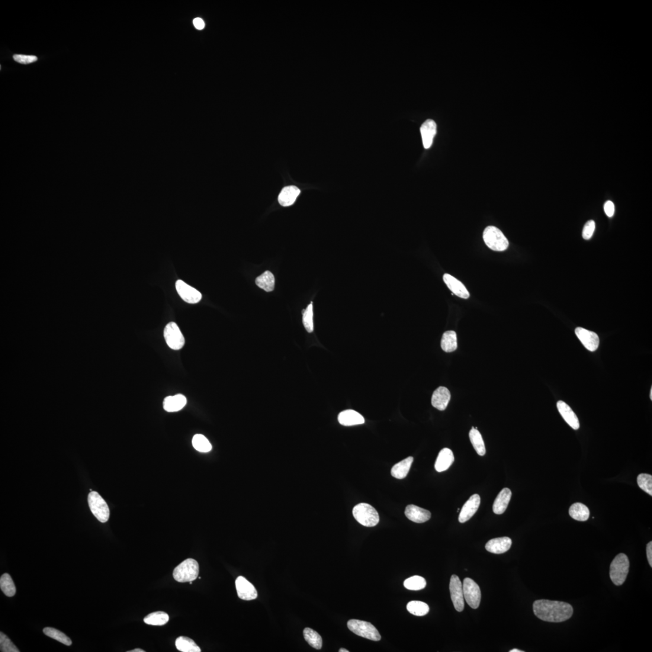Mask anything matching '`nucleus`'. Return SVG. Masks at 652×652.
<instances>
[{"mask_svg":"<svg viewBox=\"0 0 652 652\" xmlns=\"http://www.w3.org/2000/svg\"><path fill=\"white\" fill-rule=\"evenodd\" d=\"M604 210L607 216L611 218L615 213V205L611 201H606L604 205Z\"/></svg>","mask_w":652,"mask_h":652,"instance_id":"c03bdc74","label":"nucleus"},{"mask_svg":"<svg viewBox=\"0 0 652 652\" xmlns=\"http://www.w3.org/2000/svg\"><path fill=\"white\" fill-rule=\"evenodd\" d=\"M512 539L508 537L491 539L486 545V550L494 554H503L510 550Z\"/></svg>","mask_w":652,"mask_h":652,"instance_id":"6ab92c4d","label":"nucleus"},{"mask_svg":"<svg viewBox=\"0 0 652 652\" xmlns=\"http://www.w3.org/2000/svg\"><path fill=\"white\" fill-rule=\"evenodd\" d=\"M353 515L360 524L372 527L380 522V516L377 510L370 504L360 503L353 509Z\"/></svg>","mask_w":652,"mask_h":652,"instance_id":"20e7f679","label":"nucleus"},{"mask_svg":"<svg viewBox=\"0 0 652 652\" xmlns=\"http://www.w3.org/2000/svg\"><path fill=\"white\" fill-rule=\"evenodd\" d=\"M88 502L89 508L98 521L107 522L110 518V512L108 504L97 492H91L88 494Z\"/></svg>","mask_w":652,"mask_h":652,"instance_id":"0eeeda50","label":"nucleus"},{"mask_svg":"<svg viewBox=\"0 0 652 652\" xmlns=\"http://www.w3.org/2000/svg\"><path fill=\"white\" fill-rule=\"evenodd\" d=\"M420 133L422 138L424 147L429 149L432 146L433 138L437 133V125L431 119L426 120L420 127Z\"/></svg>","mask_w":652,"mask_h":652,"instance_id":"aec40b11","label":"nucleus"},{"mask_svg":"<svg viewBox=\"0 0 652 652\" xmlns=\"http://www.w3.org/2000/svg\"><path fill=\"white\" fill-rule=\"evenodd\" d=\"M256 284L266 292H271L275 287V278L270 271H265L256 279Z\"/></svg>","mask_w":652,"mask_h":652,"instance_id":"c85d7f7f","label":"nucleus"},{"mask_svg":"<svg viewBox=\"0 0 652 652\" xmlns=\"http://www.w3.org/2000/svg\"><path fill=\"white\" fill-rule=\"evenodd\" d=\"M187 403V399L184 395L178 394L175 396L166 397L163 401V408L169 413L180 411Z\"/></svg>","mask_w":652,"mask_h":652,"instance_id":"4be33fe9","label":"nucleus"},{"mask_svg":"<svg viewBox=\"0 0 652 652\" xmlns=\"http://www.w3.org/2000/svg\"><path fill=\"white\" fill-rule=\"evenodd\" d=\"M0 587L6 596L11 597L16 593V587L10 575L8 573L3 574L0 578Z\"/></svg>","mask_w":652,"mask_h":652,"instance_id":"72a5a7b5","label":"nucleus"},{"mask_svg":"<svg viewBox=\"0 0 652 652\" xmlns=\"http://www.w3.org/2000/svg\"><path fill=\"white\" fill-rule=\"evenodd\" d=\"M0 649L2 652H19L20 650L15 646L12 641L4 633L0 632Z\"/></svg>","mask_w":652,"mask_h":652,"instance_id":"a19ab883","label":"nucleus"},{"mask_svg":"<svg viewBox=\"0 0 652 652\" xmlns=\"http://www.w3.org/2000/svg\"><path fill=\"white\" fill-rule=\"evenodd\" d=\"M569 514L571 518L578 521H586L590 516L589 509L580 503H574L570 507Z\"/></svg>","mask_w":652,"mask_h":652,"instance_id":"bb28decb","label":"nucleus"},{"mask_svg":"<svg viewBox=\"0 0 652 652\" xmlns=\"http://www.w3.org/2000/svg\"><path fill=\"white\" fill-rule=\"evenodd\" d=\"M408 611L416 616H424L429 612V608L426 603L420 601H412L407 606Z\"/></svg>","mask_w":652,"mask_h":652,"instance_id":"f704fd0d","label":"nucleus"},{"mask_svg":"<svg viewBox=\"0 0 652 652\" xmlns=\"http://www.w3.org/2000/svg\"><path fill=\"white\" fill-rule=\"evenodd\" d=\"M405 514L410 521L419 523L428 521L431 517V512L428 510L415 505L408 506Z\"/></svg>","mask_w":652,"mask_h":652,"instance_id":"dca6fc26","label":"nucleus"},{"mask_svg":"<svg viewBox=\"0 0 652 652\" xmlns=\"http://www.w3.org/2000/svg\"><path fill=\"white\" fill-rule=\"evenodd\" d=\"M483 239L486 245L493 251H505L509 245V240L502 231L494 226L486 228L483 232Z\"/></svg>","mask_w":652,"mask_h":652,"instance_id":"39448f33","label":"nucleus"},{"mask_svg":"<svg viewBox=\"0 0 652 652\" xmlns=\"http://www.w3.org/2000/svg\"><path fill=\"white\" fill-rule=\"evenodd\" d=\"M348 627L350 631L359 637L375 641L381 640L380 632L370 623L359 619H350L348 622Z\"/></svg>","mask_w":652,"mask_h":652,"instance_id":"423d86ee","label":"nucleus"},{"mask_svg":"<svg viewBox=\"0 0 652 652\" xmlns=\"http://www.w3.org/2000/svg\"><path fill=\"white\" fill-rule=\"evenodd\" d=\"M454 461V456L450 449L444 448L439 452L435 463L436 470L439 472L445 471Z\"/></svg>","mask_w":652,"mask_h":652,"instance_id":"393cba45","label":"nucleus"},{"mask_svg":"<svg viewBox=\"0 0 652 652\" xmlns=\"http://www.w3.org/2000/svg\"><path fill=\"white\" fill-rule=\"evenodd\" d=\"M629 558L625 554L619 553L613 558L610 566V578L616 586H621L627 578L629 571Z\"/></svg>","mask_w":652,"mask_h":652,"instance_id":"f03ea898","label":"nucleus"},{"mask_svg":"<svg viewBox=\"0 0 652 652\" xmlns=\"http://www.w3.org/2000/svg\"><path fill=\"white\" fill-rule=\"evenodd\" d=\"M650 397V399L652 400V388H651Z\"/></svg>","mask_w":652,"mask_h":652,"instance_id":"3c124183","label":"nucleus"},{"mask_svg":"<svg viewBox=\"0 0 652 652\" xmlns=\"http://www.w3.org/2000/svg\"><path fill=\"white\" fill-rule=\"evenodd\" d=\"M577 338L580 339L587 350L591 352H595L599 348L600 339L597 333L582 327H577L575 330Z\"/></svg>","mask_w":652,"mask_h":652,"instance_id":"f8f14e48","label":"nucleus"},{"mask_svg":"<svg viewBox=\"0 0 652 652\" xmlns=\"http://www.w3.org/2000/svg\"><path fill=\"white\" fill-rule=\"evenodd\" d=\"M313 303H311L306 309L303 311V323L305 329L309 333L314 331V321H313Z\"/></svg>","mask_w":652,"mask_h":652,"instance_id":"58836bf2","label":"nucleus"},{"mask_svg":"<svg viewBox=\"0 0 652 652\" xmlns=\"http://www.w3.org/2000/svg\"><path fill=\"white\" fill-rule=\"evenodd\" d=\"M557 407L562 417L571 428L574 430L580 428L579 419L568 405L564 401L560 400L557 401Z\"/></svg>","mask_w":652,"mask_h":652,"instance_id":"f3484780","label":"nucleus"},{"mask_svg":"<svg viewBox=\"0 0 652 652\" xmlns=\"http://www.w3.org/2000/svg\"><path fill=\"white\" fill-rule=\"evenodd\" d=\"M443 281L447 285L449 290L453 292V294L457 295V296L464 298V299H467L470 297V294L464 285L451 275L448 274H444L443 275Z\"/></svg>","mask_w":652,"mask_h":652,"instance_id":"a211bd4d","label":"nucleus"},{"mask_svg":"<svg viewBox=\"0 0 652 652\" xmlns=\"http://www.w3.org/2000/svg\"><path fill=\"white\" fill-rule=\"evenodd\" d=\"M176 648L182 652H200L201 648L192 639L185 637H179L175 642Z\"/></svg>","mask_w":652,"mask_h":652,"instance_id":"c756f323","label":"nucleus"},{"mask_svg":"<svg viewBox=\"0 0 652 652\" xmlns=\"http://www.w3.org/2000/svg\"><path fill=\"white\" fill-rule=\"evenodd\" d=\"M164 336L167 345L175 351L181 349L184 346V337L177 324L174 322L167 324L164 330Z\"/></svg>","mask_w":652,"mask_h":652,"instance_id":"6e6552de","label":"nucleus"},{"mask_svg":"<svg viewBox=\"0 0 652 652\" xmlns=\"http://www.w3.org/2000/svg\"><path fill=\"white\" fill-rule=\"evenodd\" d=\"M303 635L305 640L311 646L317 650H320L322 647V638L313 629L309 628H305L303 631Z\"/></svg>","mask_w":652,"mask_h":652,"instance_id":"473e14b6","label":"nucleus"},{"mask_svg":"<svg viewBox=\"0 0 652 652\" xmlns=\"http://www.w3.org/2000/svg\"><path fill=\"white\" fill-rule=\"evenodd\" d=\"M638 486L644 492L652 495V476L647 474H641L637 478Z\"/></svg>","mask_w":652,"mask_h":652,"instance_id":"ea45409f","label":"nucleus"},{"mask_svg":"<svg viewBox=\"0 0 652 652\" xmlns=\"http://www.w3.org/2000/svg\"><path fill=\"white\" fill-rule=\"evenodd\" d=\"M451 399V393L447 388L440 387L432 394V406L440 411H444L447 408Z\"/></svg>","mask_w":652,"mask_h":652,"instance_id":"2eb2a0df","label":"nucleus"},{"mask_svg":"<svg viewBox=\"0 0 652 652\" xmlns=\"http://www.w3.org/2000/svg\"><path fill=\"white\" fill-rule=\"evenodd\" d=\"M13 57H14V59L16 61V62H17L18 63H20L22 64H24V65H27V64H29L35 62H37V61L38 60V57L37 56H33V55H24V54H15V55Z\"/></svg>","mask_w":652,"mask_h":652,"instance_id":"37998d69","label":"nucleus"},{"mask_svg":"<svg viewBox=\"0 0 652 652\" xmlns=\"http://www.w3.org/2000/svg\"><path fill=\"white\" fill-rule=\"evenodd\" d=\"M404 586L407 589L412 591H419L425 588L426 586V580L423 577L414 576L404 581Z\"/></svg>","mask_w":652,"mask_h":652,"instance_id":"4c0bfd02","label":"nucleus"},{"mask_svg":"<svg viewBox=\"0 0 652 652\" xmlns=\"http://www.w3.org/2000/svg\"><path fill=\"white\" fill-rule=\"evenodd\" d=\"M595 229H596L595 222H594L593 220H591V221H589L588 222H587L586 224L584 225L583 230L582 236L583 237V239L585 240H589L591 238H592L593 235V233L594 232V230H595Z\"/></svg>","mask_w":652,"mask_h":652,"instance_id":"79ce46f5","label":"nucleus"},{"mask_svg":"<svg viewBox=\"0 0 652 652\" xmlns=\"http://www.w3.org/2000/svg\"><path fill=\"white\" fill-rule=\"evenodd\" d=\"M169 616L168 613L158 611L150 613L144 618V622L147 625L152 626H163L168 623Z\"/></svg>","mask_w":652,"mask_h":652,"instance_id":"2f4dec72","label":"nucleus"},{"mask_svg":"<svg viewBox=\"0 0 652 652\" xmlns=\"http://www.w3.org/2000/svg\"><path fill=\"white\" fill-rule=\"evenodd\" d=\"M128 652H145V651H144V650L141 649V648H136V649L128 651Z\"/></svg>","mask_w":652,"mask_h":652,"instance_id":"de8ad7c7","label":"nucleus"},{"mask_svg":"<svg viewBox=\"0 0 652 652\" xmlns=\"http://www.w3.org/2000/svg\"><path fill=\"white\" fill-rule=\"evenodd\" d=\"M535 615L542 621L551 623L564 622L573 614L570 604L548 600H538L533 603Z\"/></svg>","mask_w":652,"mask_h":652,"instance_id":"f257e3e1","label":"nucleus"},{"mask_svg":"<svg viewBox=\"0 0 652 652\" xmlns=\"http://www.w3.org/2000/svg\"><path fill=\"white\" fill-rule=\"evenodd\" d=\"M470 438L472 446L477 454L480 456L486 454V448L481 433L477 429L472 427L470 432Z\"/></svg>","mask_w":652,"mask_h":652,"instance_id":"7c9ffc66","label":"nucleus"},{"mask_svg":"<svg viewBox=\"0 0 652 652\" xmlns=\"http://www.w3.org/2000/svg\"><path fill=\"white\" fill-rule=\"evenodd\" d=\"M512 492L508 488H504L496 497L493 505V511L496 515H502L505 512L511 499Z\"/></svg>","mask_w":652,"mask_h":652,"instance_id":"5701e85b","label":"nucleus"},{"mask_svg":"<svg viewBox=\"0 0 652 652\" xmlns=\"http://www.w3.org/2000/svg\"><path fill=\"white\" fill-rule=\"evenodd\" d=\"M510 652H523V651H522V650H518V649H516V648H515V649H513V650H510Z\"/></svg>","mask_w":652,"mask_h":652,"instance_id":"8fccbe9b","label":"nucleus"},{"mask_svg":"<svg viewBox=\"0 0 652 652\" xmlns=\"http://www.w3.org/2000/svg\"><path fill=\"white\" fill-rule=\"evenodd\" d=\"M199 570L198 562L193 558H188L175 568L173 578L178 582H193L197 579Z\"/></svg>","mask_w":652,"mask_h":652,"instance_id":"7ed1b4c3","label":"nucleus"},{"mask_svg":"<svg viewBox=\"0 0 652 652\" xmlns=\"http://www.w3.org/2000/svg\"><path fill=\"white\" fill-rule=\"evenodd\" d=\"M300 194V189L296 186H288L282 189L278 196V202L282 206L288 207L293 204L298 196Z\"/></svg>","mask_w":652,"mask_h":652,"instance_id":"b1692460","label":"nucleus"},{"mask_svg":"<svg viewBox=\"0 0 652 652\" xmlns=\"http://www.w3.org/2000/svg\"><path fill=\"white\" fill-rule=\"evenodd\" d=\"M647 556L650 566L652 567V542H648L646 547Z\"/></svg>","mask_w":652,"mask_h":652,"instance_id":"a18cd8bd","label":"nucleus"},{"mask_svg":"<svg viewBox=\"0 0 652 652\" xmlns=\"http://www.w3.org/2000/svg\"><path fill=\"white\" fill-rule=\"evenodd\" d=\"M194 24L195 25V27L197 28V29L198 30L203 29V28L205 27V23L204 21L202 20V19L200 18H197L195 19V20H194Z\"/></svg>","mask_w":652,"mask_h":652,"instance_id":"49530a36","label":"nucleus"},{"mask_svg":"<svg viewBox=\"0 0 652 652\" xmlns=\"http://www.w3.org/2000/svg\"><path fill=\"white\" fill-rule=\"evenodd\" d=\"M192 445L196 450L203 453L210 452L212 446L208 440L201 434H196L192 439Z\"/></svg>","mask_w":652,"mask_h":652,"instance_id":"c9c22d12","label":"nucleus"},{"mask_svg":"<svg viewBox=\"0 0 652 652\" xmlns=\"http://www.w3.org/2000/svg\"><path fill=\"white\" fill-rule=\"evenodd\" d=\"M43 632L47 637L54 639L57 641L61 642L66 645H71L72 644V641L67 637L66 634L57 629L52 628H46L43 629Z\"/></svg>","mask_w":652,"mask_h":652,"instance_id":"e433bc0d","label":"nucleus"},{"mask_svg":"<svg viewBox=\"0 0 652 652\" xmlns=\"http://www.w3.org/2000/svg\"><path fill=\"white\" fill-rule=\"evenodd\" d=\"M449 589L455 609L458 612H462L464 608L463 589L462 584L457 575H452L449 584Z\"/></svg>","mask_w":652,"mask_h":652,"instance_id":"9d476101","label":"nucleus"},{"mask_svg":"<svg viewBox=\"0 0 652 652\" xmlns=\"http://www.w3.org/2000/svg\"><path fill=\"white\" fill-rule=\"evenodd\" d=\"M413 460V457H409L395 464L393 468L391 469V474L392 476L397 478V479H403L409 474Z\"/></svg>","mask_w":652,"mask_h":652,"instance_id":"a878e982","label":"nucleus"},{"mask_svg":"<svg viewBox=\"0 0 652 652\" xmlns=\"http://www.w3.org/2000/svg\"><path fill=\"white\" fill-rule=\"evenodd\" d=\"M235 584L237 595L240 599L249 601V600H255L258 597V592L255 587L245 577L242 576L237 577Z\"/></svg>","mask_w":652,"mask_h":652,"instance_id":"ddd939ff","label":"nucleus"},{"mask_svg":"<svg viewBox=\"0 0 652 652\" xmlns=\"http://www.w3.org/2000/svg\"><path fill=\"white\" fill-rule=\"evenodd\" d=\"M175 287L179 296L188 303H198L202 299L200 292L181 280L176 282Z\"/></svg>","mask_w":652,"mask_h":652,"instance_id":"9b49d317","label":"nucleus"},{"mask_svg":"<svg viewBox=\"0 0 652 652\" xmlns=\"http://www.w3.org/2000/svg\"><path fill=\"white\" fill-rule=\"evenodd\" d=\"M338 419L341 425L346 426L361 425L365 422L361 414L353 410L343 411L339 414Z\"/></svg>","mask_w":652,"mask_h":652,"instance_id":"412c9836","label":"nucleus"},{"mask_svg":"<svg viewBox=\"0 0 652 652\" xmlns=\"http://www.w3.org/2000/svg\"><path fill=\"white\" fill-rule=\"evenodd\" d=\"M441 347L443 351L447 353L454 352L457 349V333L452 330L443 333Z\"/></svg>","mask_w":652,"mask_h":652,"instance_id":"cd10ccee","label":"nucleus"},{"mask_svg":"<svg viewBox=\"0 0 652 652\" xmlns=\"http://www.w3.org/2000/svg\"><path fill=\"white\" fill-rule=\"evenodd\" d=\"M339 651V652H349L348 650H347L346 649V648H340Z\"/></svg>","mask_w":652,"mask_h":652,"instance_id":"09e8293b","label":"nucleus"},{"mask_svg":"<svg viewBox=\"0 0 652 652\" xmlns=\"http://www.w3.org/2000/svg\"><path fill=\"white\" fill-rule=\"evenodd\" d=\"M480 502V496L478 494H474L471 496L462 507L458 517L459 522L464 523L469 521L477 512Z\"/></svg>","mask_w":652,"mask_h":652,"instance_id":"4468645a","label":"nucleus"},{"mask_svg":"<svg viewBox=\"0 0 652 652\" xmlns=\"http://www.w3.org/2000/svg\"><path fill=\"white\" fill-rule=\"evenodd\" d=\"M464 598L468 605L473 609H477L481 602V590L476 582L470 578H465L462 583Z\"/></svg>","mask_w":652,"mask_h":652,"instance_id":"1a4fd4ad","label":"nucleus"}]
</instances>
